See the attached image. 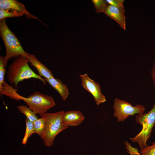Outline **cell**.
Here are the masks:
<instances>
[{
	"instance_id": "6da1fadb",
	"label": "cell",
	"mask_w": 155,
	"mask_h": 155,
	"mask_svg": "<svg viewBox=\"0 0 155 155\" xmlns=\"http://www.w3.org/2000/svg\"><path fill=\"white\" fill-rule=\"evenodd\" d=\"M30 62L26 57L20 55L9 65L7 72V79L11 85L17 87L19 83L24 80L34 78L40 80L44 85L46 80L34 72L28 65Z\"/></svg>"
},
{
	"instance_id": "7a4b0ae2",
	"label": "cell",
	"mask_w": 155,
	"mask_h": 155,
	"mask_svg": "<svg viewBox=\"0 0 155 155\" xmlns=\"http://www.w3.org/2000/svg\"><path fill=\"white\" fill-rule=\"evenodd\" d=\"M0 34L6 49L5 55L3 59L5 68L10 59L20 55L26 57L28 53L24 50L17 38L8 28L5 19L0 20Z\"/></svg>"
},
{
	"instance_id": "3957f363",
	"label": "cell",
	"mask_w": 155,
	"mask_h": 155,
	"mask_svg": "<svg viewBox=\"0 0 155 155\" xmlns=\"http://www.w3.org/2000/svg\"><path fill=\"white\" fill-rule=\"evenodd\" d=\"M65 111H60L53 113H47L40 115L46 119V125L44 133L41 138L44 145L48 147L52 146L56 136L68 127L63 125L62 118Z\"/></svg>"
},
{
	"instance_id": "277c9868",
	"label": "cell",
	"mask_w": 155,
	"mask_h": 155,
	"mask_svg": "<svg viewBox=\"0 0 155 155\" xmlns=\"http://www.w3.org/2000/svg\"><path fill=\"white\" fill-rule=\"evenodd\" d=\"M135 121L142 125V129L134 137H131L130 139L133 142L137 143L141 150L147 146L146 142L155 125V104L147 113L136 115Z\"/></svg>"
},
{
	"instance_id": "5b68a950",
	"label": "cell",
	"mask_w": 155,
	"mask_h": 155,
	"mask_svg": "<svg viewBox=\"0 0 155 155\" xmlns=\"http://www.w3.org/2000/svg\"><path fill=\"white\" fill-rule=\"evenodd\" d=\"M24 100L30 109L35 113L40 115L46 113L54 107L55 103L51 96L44 95L38 91H35L27 98L21 96Z\"/></svg>"
},
{
	"instance_id": "8992f818",
	"label": "cell",
	"mask_w": 155,
	"mask_h": 155,
	"mask_svg": "<svg viewBox=\"0 0 155 155\" xmlns=\"http://www.w3.org/2000/svg\"><path fill=\"white\" fill-rule=\"evenodd\" d=\"M113 108V115L118 122L123 121L130 116L143 114L145 109L142 105L137 104L133 106L127 101L118 98L114 99Z\"/></svg>"
},
{
	"instance_id": "52a82bcc",
	"label": "cell",
	"mask_w": 155,
	"mask_h": 155,
	"mask_svg": "<svg viewBox=\"0 0 155 155\" xmlns=\"http://www.w3.org/2000/svg\"><path fill=\"white\" fill-rule=\"evenodd\" d=\"M81 85L83 88L93 96L96 104L98 105L106 101L102 94L100 85L91 79L86 73L80 74Z\"/></svg>"
},
{
	"instance_id": "ba28073f",
	"label": "cell",
	"mask_w": 155,
	"mask_h": 155,
	"mask_svg": "<svg viewBox=\"0 0 155 155\" xmlns=\"http://www.w3.org/2000/svg\"><path fill=\"white\" fill-rule=\"evenodd\" d=\"M0 8L8 11L10 10V12L22 14L28 18L36 19L43 23L36 17L30 13L22 3L17 0H0Z\"/></svg>"
},
{
	"instance_id": "9c48e42d",
	"label": "cell",
	"mask_w": 155,
	"mask_h": 155,
	"mask_svg": "<svg viewBox=\"0 0 155 155\" xmlns=\"http://www.w3.org/2000/svg\"><path fill=\"white\" fill-rule=\"evenodd\" d=\"M125 8H119L108 5L104 13L115 21L124 30H126V17L125 15Z\"/></svg>"
},
{
	"instance_id": "30bf717a",
	"label": "cell",
	"mask_w": 155,
	"mask_h": 155,
	"mask_svg": "<svg viewBox=\"0 0 155 155\" xmlns=\"http://www.w3.org/2000/svg\"><path fill=\"white\" fill-rule=\"evenodd\" d=\"M84 119L83 114L78 110L64 111L62 118V125L68 127L71 126H77L80 125Z\"/></svg>"
},
{
	"instance_id": "8fae6325",
	"label": "cell",
	"mask_w": 155,
	"mask_h": 155,
	"mask_svg": "<svg viewBox=\"0 0 155 155\" xmlns=\"http://www.w3.org/2000/svg\"><path fill=\"white\" fill-rule=\"evenodd\" d=\"M26 57L31 65L36 69L39 75L43 77L45 80L54 77L52 71L40 61L34 55L28 53Z\"/></svg>"
},
{
	"instance_id": "7c38bea8",
	"label": "cell",
	"mask_w": 155,
	"mask_h": 155,
	"mask_svg": "<svg viewBox=\"0 0 155 155\" xmlns=\"http://www.w3.org/2000/svg\"><path fill=\"white\" fill-rule=\"evenodd\" d=\"M59 94L63 100H65L69 95V89L59 79L54 77L45 80Z\"/></svg>"
},
{
	"instance_id": "4fadbf2b",
	"label": "cell",
	"mask_w": 155,
	"mask_h": 155,
	"mask_svg": "<svg viewBox=\"0 0 155 155\" xmlns=\"http://www.w3.org/2000/svg\"><path fill=\"white\" fill-rule=\"evenodd\" d=\"M18 90L8 84L5 81L0 83V94L5 95L12 99L17 100H22L21 96L17 93Z\"/></svg>"
},
{
	"instance_id": "5bb4252c",
	"label": "cell",
	"mask_w": 155,
	"mask_h": 155,
	"mask_svg": "<svg viewBox=\"0 0 155 155\" xmlns=\"http://www.w3.org/2000/svg\"><path fill=\"white\" fill-rule=\"evenodd\" d=\"M33 133L38 134L40 137L43 135L45 127L46 119L43 117L38 118L33 123Z\"/></svg>"
},
{
	"instance_id": "9a60e30c",
	"label": "cell",
	"mask_w": 155,
	"mask_h": 155,
	"mask_svg": "<svg viewBox=\"0 0 155 155\" xmlns=\"http://www.w3.org/2000/svg\"><path fill=\"white\" fill-rule=\"evenodd\" d=\"M17 108L20 112L25 115L26 119L31 122L33 123L38 119L36 114L26 106L21 105Z\"/></svg>"
},
{
	"instance_id": "2e32d148",
	"label": "cell",
	"mask_w": 155,
	"mask_h": 155,
	"mask_svg": "<svg viewBox=\"0 0 155 155\" xmlns=\"http://www.w3.org/2000/svg\"><path fill=\"white\" fill-rule=\"evenodd\" d=\"M33 123L31 122L27 119H26L25 131L22 142V144L23 145H25L27 143L28 138L33 134Z\"/></svg>"
},
{
	"instance_id": "e0dca14e",
	"label": "cell",
	"mask_w": 155,
	"mask_h": 155,
	"mask_svg": "<svg viewBox=\"0 0 155 155\" xmlns=\"http://www.w3.org/2000/svg\"><path fill=\"white\" fill-rule=\"evenodd\" d=\"M96 11L97 13H105L108 5L105 0H92Z\"/></svg>"
},
{
	"instance_id": "ac0fdd59",
	"label": "cell",
	"mask_w": 155,
	"mask_h": 155,
	"mask_svg": "<svg viewBox=\"0 0 155 155\" xmlns=\"http://www.w3.org/2000/svg\"><path fill=\"white\" fill-rule=\"evenodd\" d=\"M23 15L22 14L14 12H11L0 8V20L8 17H13L21 16Z\"/></svg>"
},
{
	"instance_id": "d6986e66",
	"label": "cell",
	"mask_w": 155,
	"mask_h": 155,
	"mask_svg": "<svg viewBox=\"0 0 155 155\" xmlns=\"http://www.w3.org/2000/svg\"><path fill=\"white\" fill-rule=\"evenodd\" d=\"M141 155H155V142H153L152 144L147 146L140 152Z\"/></svg>"
},
{
	"instance_id": "ffe728a7",
	"label": "cell",
	"mask_w": 155,
	"mask_h": 155,
	"mask_svg": "<svg viewBox=\"0 0 155 155\" xmlns=\"http://www.w3.org/2000/svg\"><path fill=\"white\" fill-rule=\"evenodd\" d=\"M107 4L109 5L121 8H124V0H106Z\"/></svg>"
},
{
	"instance_id": "44dd1931",
	"label": "cell",
	"mask_w": 155,
	"mask_h": 155,
	"mask_svg": "<svg viewBox=\"0 0 155 155\" xmlns=\"http://www.w3.org/2000/svg\"><path fill=\"white\" fill-rule=\"evenodd\" d=\"M125 143L128 153L131 155H139L140 153L137 149L132 147L127 142H125Z\"/></svg>"
},
{
	"instance_id": "7402d4cb",
	"label": "cell",
	"mask_w": 155,
	"mask_h": 155,
	"mask_svg": "<svg viewBox=\"0 0 155 155\" xmlns=\"http://www.w3.org/2000/svg\"><path fill=\"white\" fill-rule=\"evenodd\" d=\"M151 74L153 85L155 89V56L152 68L151 71Z\"/></svg>"
},
{
	"instance_id": "603a6c76",
	"label": "cell",
	"mask_w": 155,
	"mask_h": 155,
	"mask_svg": "<svg viewBox=\"0 0 155 155\" xmlns=\"http://www.w3.org/2000/svg\"><path fill=\"white\" fill-rule=\"evenodd\" d=\"M154 104H155V102H154Z\"/></svg>"
}]
</instances>
